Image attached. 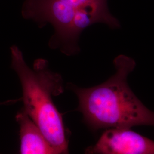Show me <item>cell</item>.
Instances as JSON below:
<instances>
[{
  "label": "cell",
  "instance_id": "obj_3",
  "mask_svg": "<svg viewBox=\"0 0 154 154\" xmlns=\"http://www.w3.org/2000/svg\"><path fill=\"white\" fill-rule=\"evenodd\" d=\"M21 12L25 19L33 20L40 28L51 24L54 34L50 46L68 55L79 51L78 38L89 26L101 22L110 28L119 26L108 9L107 0H25Z\"/></svg>",
  "mask_w": 154,
  "mask_h": 154
},
{
  "label": "cell",
  "instance_id": "obj_4",
  "mask_svg": "<svg viewBox=\"0 0 154 154\" xmlns=\"http://www.w3.org/2000/svg\"><path fill=\"white\" fill-rule=\"evenodd\" d=\"M107 128L86 154H154V141L130 129Z\"/></svg>",
  "mask_w": 154,
  "mask_h": 154
},
{
  "label": "cell",
  "instance_id": "obj_5",
  "mask_svg": "<svg viewBox=\"0 0 154 154\" xmlns=\"http://www.w3.org/2000/svg\"><path fill=\"white\" fill-rule=\"evenodd\" d=\"M16 118L20 127L21 154H57L38 126L23 110L17 113Z\"/></svg>",
  "mask_w": 154,
  "mask_h": 154
},
{
  "label": "cell",
  "instance_id": "obj_2",
  "mask_svg": "<svg viewBox=\"0 0 154 154\" xmlns=\"http://www.w3.org/2000/svg\"><path fill=\"white\" fill-rule=\"evenodd\" d=\"M11 50V67L22 86V110L38 126L57 154L67 153L68 142L63 119L53 100V97L63 91L61 75L50 70L48 62L43 59L35 61L32 69L17 46H13Z\"/></svg>",
  "mask_w": 154,
  "mask_h": 154
},
{
  "label": "cell",
  "instance_id": "obj_1",
  "mask_svg": "<svg viewBox=\"0 0 154 154\" xmlns=\"http://www.w3.org/2000/svg\"><path fill=\"white\" fill-rule=\"evenodd\" d=\"M114 64L115 74L100 85L85 88L68 85L78 97V110L82 112L85 123L93 131L141 125L154 126V111L143 105L127 83L135 62L120 55L115 58Z\"/></svg>",
  "mask_w": 154,
  "mask_h": 154
}]
</instances>
